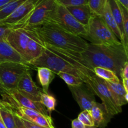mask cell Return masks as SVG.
<instances>
[{"mask_svg":"<svg viewBox=\"0 0 128 128\" xmlns=\"http://www.w3.org/2000/svg\"><path fill=\"white\" fill-rule=\"evenodd\" d=\"M80 56L88 66L105 68L112 70L120 78L121 70L128 62V50L122 43L112 45L88 43L86 50Z\"/></svg>","mask_w":128,"mask_h":128,"instance_id":"obj_1","label":"cell"},{"mask_svg":"<svg viewBox=\"0 0 128 128\" xmlns=\"http://www.w3.org/2000/svg\"><path fill=\"white\" fill-rule=\"evenodd\" d=\"M26 27L32 30L44 44L57 48L82 52L88 44L82 38L68 32L51 22Z\"/></svg>","mask_w":128,"mask_h":128,"instance_id":"obj_2","label":"cell"},{"mask_svg":"<svg viewBox=\"0 0 128 128\" xmlns=\"http://www.w3.org/2000/svg\"><path fill=\"white\" fill-rule=\"evenodd\" d=\"M28 64L34 70L39 67L47 68L53 71L56 74L59 72H68L80 78L83 80L84 82H86L88 80L86 76L81 73L64 59L52 52L46 46L42 53L37 58L29 62Z\"/></svg>","mask_w":128,"mask_h":128,"instance_id":"obj_3","label":"cell"},{"mask_svg":"<svg viewBox=\"0 0 128 128\" xmlns=\"http://www.w3.org/2000/svg\"><path fill=\"white\" fill-rule=\"evenodd\" d=\"M83 39L94 44L112 45L121 43L101 16L94 14L86 26V34Z\"/></svg>","mask_w":128,"mask_h":128,"instance_id":"obj_4","label":"cell"},{"mask_svg":"<svg viewBox=\"0 0 128 128\" xmlns=\"http://www.w3.org/2000/svg\"><path fill=\"white\" fill-rule=\"evenodd\" d=\"M48 22L60 26L68 32L83 38L86 34V27L80 23L69 12L66 7L57 3Z\"/></svg>","mask_w":128,"mask_h":128,"instance_id":"obj_5","label":"cell"},{"mask_svg":"<svg viewBox=\"0 0 128 128\" xmlns=\"http://www.w3.org/2000/svg\"><path fill=\"white\" fill-rule=\"evenodd\" d=\"M31 70L34 69L26 63L0 62V81L8 90H14L24 74Z\"/></svg>","mask_w":128,"mask_h":128,"instance_id":"obj_6","label":"cell"},{"mask_svg":"<svg viewBox=\"0 0 128 128\" xmlns=\"http://www.w3.org/2000/svg\"><path fill=\"white\" fill-rule=\"evenodd\" d=\"M88 87L97 95L106 108L108 112L113 117L122 112V108L118 106L115 102L110 90L106 85L105 80L98 77L96 74L91 76L84 82Z\"/></svg>","mask_w":128,"mask_h":128,"instance_id":"obj_7","label":"cell"},{"mask_svg":"<svg viewBox=\"0 0 128 128\" xmlns=\"http://www.w3.org/2000/svg\"><path fill=\"white\" fill-rule=\"evenodd\" d=\"M57 2L55 0H45L36 6L32 11L14 28H23L43 24L48 22Z\"/></svg>","mask_w":128,"mask_h":128,"instance_id":"obj_8","label":"cell"},{"mask_svg":"<svg viewBox=\"0 0 128 128\" xmlns=\"http://www.w3.org/2000/svg\"><path fill=\"white\" fill-rule=\"evenodd\" d=\"M32 35V31L28 28H14L6 40L23 58L28 44Z\"/></svg>","mask_w":128,"mask_h":128,"instance_id":"obj_9","label":"cell"},{"mask_svg":"<svg viewBox=\"0 0 128 128\" xmlns=\"http://www.w3.org/2000/svg\"><path fill=\"white\" fill-rule=\"evenodd\" d=\"M68 88L82 111H90L96 102L95 94L84 82L78 86H68Z\"/></svg>","mask_w":128,"mask_h":128,"instance_id":"obj_10","label":"cell"},{"mask_svg":"<svg viewBox=\"0 0 128 128\" xmlns=\"http://www.w3.org/2000/svg\"><path fill=\"white\" fill-rule=\"evenodd\" d=\"M17 89L20 93L30 100L40 102V94L42 90L36 84L32 79L30 71H28L21 77L18 84Z\"/></svg>","mask_w":128,"mask_h":128,"instance_id":"obj_11","label":"cell"},{"mask_svg":"<svg viewBox=\"0 0 128 128\" xmlns=\"http://www.w3.org/2000/svg\"><path fill=\"white\" fill-rule=\"evenodd\" d=\"M10 96L9 98H8L6 101H4L6 102L12 101L20 106L34 110L45 116H50L46 108L41 104V102L30 100V98L20 93L17 89L10 90Z\"/></svg>","mask_w":128,"mask_h":128,"instance_id":"obj_12","label":"cell"},{"mask_svg":"<svg viewBox=\"0 0 128 128\" xmlns=\"http://www.w3.org/2000/svg\"><path fill=\"white\" fill-rule=\"evenodd\" d=\"M35 7L36 4L33 0H26L19 6L8 17L0 21V22L11 25L14 27L26 18Z\"/></svg>","mask_w":128,"mask_h":128,"instance_id":"obj_13","label":"cell"},{"mask_svg":"<svg viewBox=\"0 0 128 128\" xmlns=\"http://www.w3.org/2000/svg\"><path fill=\"white\" fill-rule=\"evenodd\" d=\"M27 28V27H26ZM30 29V28H29ZM32 31V30H31ZM32 35L29 41L23 59L27 64L40 56L45 49L44 44L32 31Z\"/></svg>","mask_w":128,"mask_h":128,"instance_id":"obj_14","label":"cell"},{"mask_svg":"<svg viewBox=\"0 0 128 128\" xmlns=\"http://www.w3.org/2000/svg\"><path fill=\"white\" fill-rule=\"evenodd\" d=\"M94 122V126L103 128L107 126L112 118L108 112L106 108L102 103L96 102L90 110Z\"/></svg>","mask_w":128,"mask_h":128,"instance_id":"obj_15","label":"cell"},{"mask_svg":"<svg viewBox=\"0 0 128 128\" xmlns=\"http://www.w3.org/2000/svg\"><path fill=\"white\" fill-rule=\"evenodd\" d=\"M0 62L26 63L20 53L5 40H0Z\"/></svg>","mask_w":128,"mask_h":128,"instance_id":"obj_16","label":"cell"},{"mask_svg":"<svg viewBox=\"0 0 128 128\" xmlns=\"http://www.w3.org/2000/svg\"><path fill=\"white\" fill-rule=\"evenodd\" d=\"M105 81L116 104L121 108L126 105L128 102V92L124 88L121 81L118 83Z\"/></svg>","mask_w":128,"mask_h":128,"instance_id":"obj_17","label":"cell"},{"mask_svg":"<svg viewBox=\"0 0 128 128\" xmlns=\"http://www.w3.org/2000/svg\"><path fill=\"white\" fill-rule=\"evenodd\" d=\"M66 8L75 19L86 27L93 14L88 4Z\"/></svg>","mask_w":128,"mask_h":128,"instance_id":"obj_18","label":"cell"},{"mask_svg":"<svg viewBox=\"0 0 128 128\" xmlns=\"http://www.w3.org/2000/svg\"><path fill=\"white\" fill-rule=\"evenodd\" d=\"M101 18L103 20V21H104L106 24L108 26L109 28L114 34L116 38L120 40V42L122 44L123 43V40H122V37L121 36V32H120V30H119L118 26L117 24H116V21H115L114 19L112 12H111L109 0L106 2Z\"/></svg>","mask_w":128,"mask_h":128,"instance_id":"obj_19","label":"cell"},{"mask_svg":"<svg viewBox=\"0 0 128 128\" xmlns=\"http://www.w3.org/2000/svg\"><path fill=\"white\" fill-rule=\"evenodd\" d=\"M36 70H37L39 82L42 86V91L44 93H48L50 85L54 79L56 74L51 70L45 67H39Z\"/></svg>","mask_w":128,"mask_h":128,"instance_id":"obj_20","label":"cell"},{"mask_svg":"<svg viewBox=\"0 0 128 128\" xmlns=\"http://www.w3.org/2000/svg\"><path fill=\"white\" fill-rule=\"evenodd\" d=\"M93 70L94 74L98 77L105 81L113 83H118L121 82L120 78L112 70L101 67H96Z\"/></svg>","mask_w":128,"mask_h":128,"instance_id":"obj_21","label":"cell"},{"mask_svg":"<svg viewBox=\"0 0 128 128\" xmlns=\"http://www.w3.org/2000/svg\"><path fill=\"white\" fill-rule=\"evenodd\" d=\"M110 2V8H111V11L112 12V14L113 16L114 19L117 24L118 28L121 32V36L123 40V22H122V14L121 12V8L120 7L118 2L116 1V0H109ZM124 43V40H123ZM122 43V44H123Z\"/></svg>","mask_w":128,"mask_h":128,"instance_id":"obj_22","label":"cell"},{"mask_svg":"<svg viewBox=\"0 0 128 128\" xmlns=\"http://www.w3.org/2000/svg\"><path fill=\"white\" fill-rule=\"evenodd\" d=\"M26 0H14L0 9V21L8 17L19 6Z\"/></svg>","mask_w":128,"mask_h":128,"instance_id":"obj_23","label":"cell"},{"mask_svg":"<svg viewBox=\"0 0 128 128\" xmlns=\"http://www.w3.org/2000/svg\"><path fill=\"white\" fill-rule=\"evenodd\" d=\"M40 102L46 108L49 114L54 111L56 106V100L54 96L50 95L48 93L41 92L40 94Z\"/></svg>","mask_w":128,"mask_h":128,"instance_id":"obj_24","label":"cell"},{"mask_svg":"<svg viewBox=\"0 0 128 128\" xmlns=\"http://www.w3.org/2000/svg\"><path fill=\"white\" fill-rule=\"evenodd\" d=\"M24 120L30 121L36 124L39 125L42 127L51 128L52 124V121L51 116H45L43 114H40L38 116H32V117L28 118Z\"/></svg>","mask_w":128,"mask_h":128,"instance_id":"obj_25","label":"cell"},{"mask_svg":"<svg viewBox=\"0 0 128 128\" xmlns=\"http://www.w3.org/2000/svg\"><path fill=\"white\" fill-rule=\"evenodd\" d=\"M56 74L58 75L68 86H78L84 83L82 79L71 74L64 72H59Z\"/></svg>","mask_w":128,"mask_h":128,"instance_id":"obj_26","label":"cell"},{"mask_svg":"<svg viewBox=\"0 0 128 128\" xmlns=\"http://www.w3.org/2000/svg\"><path fill=\"white\" fill-rule=\"evenodd\" d=\"M108 1V0H88V4L94 14L101 16Z\"/></svg>","mask_w":128,"mask_h":128,"instance_id":"obj_27","label":"cell"},{"mask_svg":"<svg viewBox=\"0 0 128 128\" xmlns=\"http://www.w3.org/2000/svg\"><path fill=\"white\" fill-rule=\"evenodd\" d=\"M118 2V1H117ZM119 3V2H118ZM122 14L123 22V45L126 50H128V10L125 8L121 4L119 3Z\"/></svg>","mask_w":128,"mask_h":128,"instance_id":"obj_28","label":"cell"},{"mask_svg":"<svg viewBox=\"0 0 128 128\" xmlns=\"http://www.w3.org/2000/svg\"><path fill=\"white\" fill-rule=\"evenodd\" d=\"M78 119L82 122L85 126H93L94 122L90 111L88 110H83L79 114Z\"/></svg>","mask_w":128,"mask_h":128,"instance_id":"obj_29","label":"cell"},{"mask_svg":"<svg viewBox=\"0 0 128 128\" xmlns=\"http://www.w3.org/2000/svg\"><path fill=\"white\" fill-rule=\"evenodd\" d=\"M58 4L64 7L68 6H75L79 5L86 4H88V0H55Z\"/></svg>","mask_w":128,"mask_h":128,"instance_id":"obj_30","label":"cell"},{"mask_svg":"<svg viewBox=\"0 0 128 128\" xmlns=\"http://www.w3.org/2000/svg\"><path fill=\"white\" fill-rule=\"evenodd\" d=\"M14 27L11 25L0 22V40H5Z\"/></svg>","mask_w":128,"mask_h":128,"instance_id":"obj_31","label":"cell"},{"mask_svg":"<svg viewBox=\"0 0 128 128\" xmlns=\"http://www.w3.org/2000/svg\"><path fill=\"white\" fill-rule=\"evenodd\" d=\"M0 95L2 97L3 101H6L8 98L10 96V91L8 90L4 86H3V84H2V82L0 81Z\"/></svg>","mask_w":128,"mask_h":128,"instance_id":"obj_32","label":"cell"},{"mask_svg":"<svg viewBox=\"0 0 128 128\" xmlns=\"http://www.w3.org/2000/svg\"><path fill=\"white\" fill-rule=\"evenodd\" d=\"M21 121H22V123L24 124V126H26V128H47L39 126V125L33 123V122H31L30 121H28L26 120H24V119L21 118Z\"/></svg>","mask_w":128,"mask_h":128,"instance_id":"obj_33","label":"cell"},{"mask_svg":"<svg viewBox=\"0 0 128 128\" xmlns=\"http://www.w3.org/2000/svg\"><path fill=\"white\" fill-rule=\"evenodd\" d=\"M13 115L15 121V125H16V128H26V126H24V124L22 123L21 118L18 115L14 113V112Z\"/></svg>","mask_w":128,"mask_h":128,"instance_id":"obj_34","label":"cell"},{"mask_svg":"<svg viewBox=\"0 0 128 128\" xmlns=\"http://www.w3.org/2000/svg\"><path fill=\"white\" fill-rule=\"evenodd\" d=\"M120 78L122 80H128V62H126L124 65L120 74Z\"/></svg>","mask_w":128,"mask_h":128,"instance_id":"obj_35","label":"cell"},{"mask_svg":"<svg viewBox=\"0 0 128 128\" xmlns=\"http://www.w3.org/2000/svg\"><path fill=\"white\" fill-rule=\"evenodd\" d=\"M71 126L72 128H86V126L78 118L72 120L71 122Z\"/></svg>","mask_w":128,"mask_h":128,"instance_id":"obj_36","label":"cell"},{"mask_svg":"<svg viewBox=\"0 0 128 128\" xmlns=\"http://www.w3.org/2000/svg\"><path fill=\"white\" fill-rule=\"evenodd\" d=\"M120 4L128 10V0H116Z\"/></svg>","mask_w":128,"mask_h":128,"instance_id":"obj_37","label":"cell"},{"mask_svg":"<svg viewBox=\"0 0 128 128\" xmlns=\"http://www.w3.org/2000/svg\"><path fill=\"white\" fill-rule=\"evenodd\" d=\"M122 86H123L124 88L125 89L126 92H128V80H122Z\"/></svg>","mask_w":128,"mask_h":128,"instance_id":"obj_38","label":"cell"},{"mask_svg":"<svg viewBox=\"0 0 128 128\" xmlns=\"http://www.w3.org/2000/svg\"><path fill=\"white\" fill-rule=\"evenodd\" d=\"M12 1H14V0H0V9L3 7L4 5H6V4L9 3Z\"/></svg>","mask_w":128,"mask_h":128,"instance_id":"obj_39","label":"cell"},{"mask_svg":"<svg viewBox=\"0 0 128 128\" xmlns=\"http://www.w3.org/2000/svg\"><path fill=\"white\" fill-rule=\"evenodd\" d=\"M0 128H7L6 127V126L4 125V124L1 116H0Z\"/></svg>","mask_w":128,"mask_h":128,"instance_id":"obj_40","label":"cell"},{"mask_svg":"<svg viewBox=\"0 0 128 128\" xmlns=\"http://www.w3.org/2000/svg\"><path fill=\"white\" fill-rule=\"evenodd\" d=\"M33 1H34V2L36 6H38V5L40 4V3H41L42 2H43V1H45V0H33Z\"/></svg>","mask_w":128,"mask_h":128,"instance_id":"obj_41","label":"cell"},{"mask_svg":"<svg viewBox=\"0 0 128 128\" xmlns=\"http://www.w3.org/2000/svg\"><path fill=\"white\" fill-rule=\"evenodd\" d=\"M86 128H97L96 127H95V126H86Z\"/></svg>","mask_w":128,"mask_h":128,"instance_id":"obj_42","label":"cell"},{"mask_svg":"<svg viewBox=\"0 0 128 128\" xmlns=\"http://www.w3.org/2000/svg\"><path fill=\"white\" fill-rule=\"evenodd\" d=\"M51 128H55L54 127V126H51Z\"/></svg>","mask_w":128,"mask_h":128,"instance_id":"obj_43","label":"cell"}]
</instances>
